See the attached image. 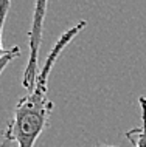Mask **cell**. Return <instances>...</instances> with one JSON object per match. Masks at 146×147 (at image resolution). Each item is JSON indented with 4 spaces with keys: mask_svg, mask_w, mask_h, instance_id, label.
<instances>
[{
    "mask_svg": "<svg viewBox=\"0 0 146 147\" xmlns=\"http://www.w3.org/2000/svg\"><path fill=\"white\" fill-rule=\"evenodd\" d=\"M45 8H47V2L36 3V13H34L33 26H31V31H30V61L26 63V68H25L23 79H22V84L26 88V91L34 88L39 71H41L37 68V48H39L41 37H42V25H44V17H45Z\"/></svg>",
    "mask_w": 146,
    "mask_h": 147,
    "instance_id": "7a4b0ae2",
    "label": "cell"
},
{
    "mask_svg": "<svg viewBox=\"0 0 146 147\" xmlns=\"http://www.w3.org/2000/svg\"><path fill=\"white\" fill-rule=\"evenodd\" d=\"M98 147H117V146H98Z\"/></svg>",
    "mask_w": 146,
    "mask_h": 147,
    "instance_id": "52a82bcc",
    "label": "cell"
},
{
    "mask_svg": "<svg viewBox=\"0 0 146 147\" xmlns=\"http://www.w3.org/2000/svg\"><path fill=\"white\" fill-rule=\"evenodd\" d=\"M10 146H11V142L8 140H3L2 142H0V147H10Z\"/></svg>",
    "mask_w": 146,
    "mask_h": 147,
    "instance_id": "8992f818",
    "label": "cell"
},
{
    "mask_svg": "<svg viewBox=\"0 0 146 147\" xmlns=\"http://www.w3.org/2000/svg\"><path fill=\"white\" fill-rule=\"evenodd\" d=\"M19 56H20V50H19V47H11V51L2 59V61H0V74L3 73V70L10 65V62L13 61V59L19 57Z\"/></svg>",
    "mask_w": 146,
    "mask_h": 147,
    "instance_id": "5b68a950",
    "label": "cell"
},
{
    "mask_svg": "<svg viewBox=\"0 0 146 147\" xmlns=\"http://www.w3.org/2000/svg\"><path fill=\"white\" fill-rule=\"evenodd\" d=\"M140 105V125L134 127L124 133L126 140L132 144V147H146V96L139 98Z\"/></svg>",
    "mask_w": 146,
    "mask_h": 147,
    "instance_id": "3957f363",
    "label": "cell"
},
{
    "mask_svg": "<svg viewBox=\"0 0 146 147\" xmlns=\"http://www.w3.org/2000/svg\"><path fill=\"white\" fill-rule=\"evenodd\" d=\"M11 2L10 0H0V61L6 56L11 51V48H3L2 45V34H3V26H5L6 17H8V11H10Z\"/></svg>",
    "mask_w": 146,
    "mask_h": 147,
    "instance_id": "277c9868",
    "label": "cell"
},
{
    "mask_svg": "<svg viewBox=\"0 0 146 147\" xmlns=\"http://www.w3.org/2000/svg\"><path fill=\"white\" fill-rule=\"evenodd\" d=\"M86 22L82 20L65 33L61 34L58 42L54 43L53 50L47 56L44 67L39 71V76L33 90L26 91L25 96L20 98L17 105L14 107L13 118L10 119L5 130V140L16 142L17 147H34L37 138L48 125L51 112H53V101L48 99V78L54 62L61 56L69 43L84 30Z\"/></svg>",
    "mask_w": 146,
    "mask_h": 147,
    "instance_id": "6da1fadb",
    "label": "cell"
}]
</instances>
